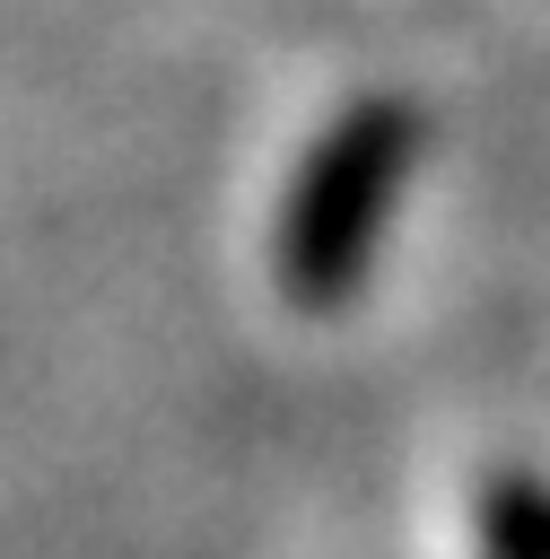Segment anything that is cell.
<instances>
[{
	"instance_id": "obj_1",
	"label": "cell",
	"mask_w": 550,
	"mask_h": 559,
	"mask_svg": "<svg viewBox=\"0 0 550 559\" xmlns=\"http://www.w3.org/2000/svg\"><path fill=\"white\" fill-rule=\"evenodd\" d=\"M419 140H428V122H419L410 96H358L306 148V166L288 183V210H279V245H271L279 297L297 314H332V306L358 297V280L375 271L384 218L410 192Z\"/></svg>"
},
{
	"instance_id": "obj_2",
	"label": "cell",
	"mask_w": 550,
	"mask_h": 559,
	"mask_svg": "<svg viewBox=\"0 0 550 559\" xmlns=\"http://www.w3.org/2000/svg\"><path fill=\"white\" fill-rule=\"evenodd\" d=\"M480 542H489V559H550V480L498 472L480 498Z\"/></svg>"
}]
</instances>
